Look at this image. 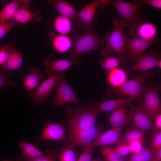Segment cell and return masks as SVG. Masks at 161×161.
Listing matches in <instances>:
<instances>
[{
	"mask_svg": "<svg viewBox=\"0 0 161 161\" xmlns=\"http://www.w3.org/2000/svg\"><path fill=\"white\" fill-rule=\"evenodd\" d=\"M155 122L154 123L155 128L158 130H161V113L159 112L156 116Z\"/></svg>",
	"mask_w": 161,
	"mask_h": 161,
	"instance_id": "43",
	"label": "cell"
},
{
	"mask_svg": "<svg viewBox=\"0 0 161 161\" xmlns=\"http://www.w3.org/2000/svg\"><path fill=\"white\" fill-rule=\"evenodd\" d=\"M91 161H105V160L101 159H94L92 160Z\"/></svg>",
	"mask_w": 161,
	"mask_h": 161,
	"instance_id": "48",
	"label": "cell"
},
{
	"mask_svg": "<svg viewBox=\"0 0 161 161\" xmlns=\"http://www.w3.org/2000/svg\"><path fill=\"white\" fill-rule=\"evenodd\" d=\"M101 153L105 161H125L124 157L107 146L102 147Z\"/></svg>",
	"mask_w": 161,
	"mask_h": 161,
	"instance_id": "33",
	"label": "cell"
},
{
	"mask_svg": "<svg viewBox=\"0 0 161 161\" xmlns=\"http://www.w3.org/2000/svg\"><path fill=\"white\" fill-rule=\"evenodd\" d=\"M65 75V72L56 73L50 76L38 86L35 91L30 95L34 104L39 105L45 103L50 96L51 91Z\"/></svg>",
	"mask_w": 161,
	"mask_h": 161,
	"instance_id": "10",
	"label": "cell"
},
{
	"mask_svg": "<svg viewBox=\"0 0 161 161\" xmlns=\"http://www.w3.org/2000/svg\"><path fill=\"white\" fill-rule=\"evenodd\" d=\"M160 88V83L150 82L142 94L141 100L137 101L153 120L160 112L161 103L159 95Z\"/></svg>",
	"mask_w": 161,
	"mask_h": 161,
	"instance_id": "7",
	"label": "cell"
},
{
	"mask_svg": "<svg viewBox=\"0 0 161 161\" xmlns=\"http://www.w3.org/2000/svg\"><path fill=\"white\" fill-rule=\"evenodd\" d=\"M111 148L123 157L132 153L130 146L128 144H121Z\"/></svg>",
	"mask_w": 161,
	"mask_h": 161,
	"instance_id": "37",
	"label": "cell"
},
{
	"mask_svg": "<svg viewBox=\"0 0 161 161\" xmlns=\"http://www.w3.org/2000/svg\"><path fill=\"white\" fill-rule=\"evenodd\" d=\"M151 149L154 153L161 149V130H158L153 135L151 141Z\"/></svg>",
	"mask_w": 161,
	"mask_h": 161,
	"instance_id": "36",
	"label": "cell"
},
{
	"mask_svg": "<svg viewBox=\"0 0 161 161\" xmlns=\"http://www.w3.org/2000/svg\"><path fill=\"white\" fill-rule=\"evenodd\" d=\"M2 161H24L23 158H21L19 159L18 160H16L14 161V160H8V159H6V160H3Z\"/></svg>",
	"mask_w": 161,
	"mask_h": 161,
	"instance_id": "47",
	"label": "cell"
},
{
	"mask_svg": "<svg viewBox=\"0 0 161 161\" xmlns=\"http://www.w3.org/2000/svg\"><path fill=\"white\" fill-rule=\"evenodd\" d=\"M101 133V128L98 126L80 130L68 137L67 146L74 149L78 145H89Z\"/></svg>",
	"mask_w": 161,
	"mask_h": 161,
	"instance_id": "11",
	"label": "cell"
},
{
	"mask_svg": "<svg viewBox=\"0 0 161 161\" xmlns=\"http://www.w3.org/2000/svg\"><path fill=\"white\" fill-rule=\"evenodd\" d=\"M105 42L96 29L86 31L76 35L72 41L69 51L73 65L76 66L80 61L79 57L93 50L104 46Z\"/></svg>",
	"mask_w": 161,
	"mask_h": 161,
	"instance_id": "2",
	"label": "cell"
},
{
	"mask_svg": "<svg viewBox=\"0 0 161 161\" xmlns=\"http://www.w3.org/2000/svg\"><path fill=\"white\" fill-rule=\"evenodd\" d=\"M99 0L87 4L78 13L76 19L78 28L84 31L95 29L97 18L95 15Z\"/></svg>",
	"mask_w": 161,
	"mask_h": 161,
	"instance_id": "9",
	"label": "cell"
},
{
	"mask_svg": "<svg viewBox=\"0 0 161 161\" xmlns=\"http://www.w3.org/2000/svg\"><path fill=\"white\" fill-rule=\"evenodd\" d=\"M154 153L151 149L144 147L140 151L132 153L126 161H149Z\"/></svg>",
	"mask_w": 161,
	"mask_h": 161,
	"instance_id": "32",
	"label": "cell"
},
{
	"mask_svg": "<svg viewBox=\"0 0 161 161\" xmlns=\"http://www.w3.org/2000/svg\"><path fill=\"white\" fill-rule=\"evenodd\" d=\"M160 51H150L147 53L144 52L136 59L129 70L130 72L137 71L140 72H147L156 66L158 61L161 59Z\"/></svg>",
	"mask_w": 161,
	"mask_h": 161,
	"instance_id": "14",
	"label": "cell"
},
{
	"mask_svg": "<svg viewBox=\"0 0 161 161\" xmlns=\"http://www.w3.org/2000/svg\"><path fill=\"white\" fill-rule=\"evenodd\" d=\"M112 22L113 28L110 32L104 35V47L100 52V54L106 57L112 54H116L123 60L128 35L123 31L125 25L122 19L119 20L115 18Z\"/></svg>",
	"mask_w": 161,
	"mask_h": 161,
	"instance_id": "3",
	"label": "cell"
},
{
	"mask_svg": "<svg viewBox=\"0 0 161 161\" xmlns=\"http://www.w3.org/2000/svg\"><path fill=\"white\" fill-rule=\"evenodd\" d=\"M30 0H15L6 4L0 12V24L13 21V16L17 10L24 6H30Z\"/></svg>",
	"mask_w": 161,
	"mask_h": 161,
	"instance_id": "16",
	"label": "cell"
},
{
	"mask_svg": "<svg viewBox=\"0 0 161 161\" xmlns=\"http://www.w3.org/2000/svg\"><path fill=\"white\" fill-rule=\"evenodd\" d=\"M111 0H99L98 7L100 11L104 10L106 7L107 5L109 4Z\"/></svg>",
	"mask_w": 161,
	"mask_h": 161,
	"instance_id": "44",
	"label": "cell"
},
{
	"mask_svg": "<svg viewBox=\"0 0 161 161\" xmlns=\"http://www.w3.org/2000/svg\"><path fill=\"white\" fill-rule=\"evenodd\" d=\"M107 82L111 88H116L122 86L126 80L127 75L123 69L116 67L108 72Z\"/></svg>",
	"mask_w": 161,
	"mask_h": 161,
	"instance_id": "23",
	"label": "cell"
},
{
	"mask_svg": "<svg viewBox=\"0 0 161 161\" xmlns=\"http://www.w3.org/2000/svg\"><path fill=\"white\" fill-rule=\"evenodd\" d=\"M14 48L10 44H3L0 47V66L6 63Z\"/></svg>",
	"mask_w": 161,
	"mask_h": 161,
	"instance_id": "34",
	"label": "cell"
},
{
	"mask_svg": "<svg viewBox=\"0 0 161 161\" xmlns=\"http://www.w3.org/2000/svg\"><path fill=\"white\" fill-rule=\"evenodd\" d=\"M18 144L22 150L21 154L24 157L35 158L44 156V153L36 147L31 142L25 141L19 142Z\"/></svg>",
	"mask_w": 161,
	"mask_h": 161,
	"instance_id": "27",
	"label": "cell"
},
{
	"mask_svg": "<svg viewBox=\"0 0 161 161\" xmlns=\"http://www.w3.org/2000/svg\"><path fill=\"white\" fill-rule=\"evenodd\" d=\"M44 77L42 72L37 68H32L30 72L26 75L24 81V85L28 92L36 89L38 86L40 80Z\"/></svg>",
	"mask_w": 161,
	"mask_h": 161,
	"instance_id": "24",
	"label": "cell"
},
{
	"mask_svg": "<svg viewBox=\"0 0 161 161\" xmlns=\"http://www.w3.org/2000/svg\"><path fill=\"white\" fill-rule=\"evenodd\" d=\"M129 107L130 121L133 127L141 130L145 133H150L154 130V120L139 103L137 102V106L130 103Z\"/></svg>",
	"mask_w": 161,
	"mask_h": 161,
	"instance_id": "8",
	"label": "cell"
},
{
	"mask_svg": "<svg viewBox=\"0 0 161 161\" xmlns=\"http://www.w3.org/2000/svg\"><path fill=\"white\" fill-rule=\"evenodd\" d=\"M29 6L22 7L16 12L13 21L21 24H26L32 20L39 21L42 18L40 11L36 10L32 11L29 10Z\"/></svg>",
	"mask_w": 161,
	"mask_h": 161,
	"instance_id": "19",
	"label": "cell"
},
{
	"mask_svg": "<svg viewBox=\"0 0 161 161\" xmlns=\"http://www.w3.org/2000/svg\"><path fill=\"white\" fill-rule=\"evenodd\" d=\"M53 26L58 32L63 35H66L70 33L72 28L71 20L60 15L55 19Z\"/></svg>",
	"mask_w": 161,
	"mask_h": 161,
	"instance_id": "28",
	"label": "cell"
},
{
	"mask_svg": "<svg viewBox=\"0 0 161 161\" xmlns=\"http://www.w3.org/2000/svg\"><path fill=\"white\" fill-rule=\"evenodd\" d=\"M149 161H161V149L155 152Z\"/></svg>",
	"mask_w": 161,
	"mask_h": 161,
	"instance_id": "45",
	"label": "cell"
},
{
	"mask_svg": "<svg viewBox=\"0 0 161 161\" xmlns=\"http://www.w3.org/2000/svg\"><path fill=\"white\" fill-rule=\"evenodd\" d=\"M156 66H157L159 69H161V59H160L157 62Z\"/></svg>",
	"mask_w": 161,
	"mask_h": 161,
	"instance_id": "46",
	"label": "cell"
},
{
	"mask_svg": "<svg viewBox=\"0 0 161 161\" xmlns=\"http://www.w3.org/2000/svg\"><path fill=\"white\" fill-rule=\"evenodd\" d=\"M109 4L123 18L125 27L129 28V35L133 37L137 28L142 23V11L144 5L118 0H112Z\"/></svg>",
	"mask_w": 161,
	"mask_h": 161,
	"instance_id": "4",
	"label": "cell"
},
{
	"mask_svg": "<svg viewBox=\"0 0 161 161\" xmlns=\"http://www.w3.org/2000/svg\"><path fill=\"white\" fill-rule=\"evenodd\" d=\"M61 147L57 150L53 148L47 150L43 156L35 158H23L24 161H56L60 157Z\"/></svg>",
	"mask_w": 161,
	"mask_h": 161,
	"instance_id": "30",
	"label": "cell"
},
{
	"mask_svg": "<svg viewBox=\"0 0 161 161\" xmlns=\"http://www.w3.org/2000/svg\"><path fill=\"white\" fill-rule=\"evenodd\" d=\"M157 34V29L154 24L150 22H145L138 26L133 37L150 40L156 38Z\"/></svg>",
	"mask_w": 161,
	"mask_h": 161,
	"instance_id": "21",
	"label": "cell"
},
{
	"mask_svg": "<svg viewBox=\"0 0 161 161\" xmlns=\"http://www.w3.org/2000/svg\"><path fill=\"white\" fill-rule=\"evenodd\" d=\"M63 77L56 84V94L53 101L54 105L60 107L70 103H78L79 100L78 96Z\"/></svg>",
	"mask_w": 161,
	"mask_h": 161,
	"instance_id": "12",
	"label": "cell"
},
{
	"mask_svg": "<svg viewBox=\"0 0 161 161\" xmlns=\"http://www.w3.org/2000/svg\"><path fill=\"white\" fill-rule=\"evenodd\" d=\"M153 76L152 71L140 72L126 80L122 86L116 88H110L106 93L109 97L114 94L123 95L133 97L138 101L141 100V95L147 86L148 80Z\"/></svg>",
	"mask_w": 161,
	"mask_h": 161,
	"instance_id": "5",
	"label": "cell"
},
{
	"mask_svg": "<svg viewBox=\"0 0 161 161\" xmlns=\"http://www.w3.org/2000/svg\"><path fill=\"white\" fill-rule=\"evenodd\" d=\"M52 44L57 52L64 54L71 48L72 41L67 35L59 34L53 38Z\"/></svg>",
	"mask_w": 161,
	"mask_h": 161,
	"instance_id": "26",
	"label": "cell"
},
{
	"mask_svg": "<svg viewBox=\"0 0 161 161\" xmlns=\"http://www.w3.org/2000/svg\"><path fill=\"white\" fill-rule=\"evenodd\" d=\"M145 133L141 130L133 127L122 136L120 144H129L132 141L138 140L144 141Z\"/></svg>",
	"mask_w": 161,
	"mask_h": 161,
	"instance_id": "29",
	"label": "cell"
},
{
	"mask_svg": "<svg viewBox=\"0 0 161 161\" xmlns=\"http://www.w3.org/2000/svg\"><path fill=\"white\" fill-rule=\"evenodd\" d=\"M67 138L66 129L62 124L56 123L48 120L45 122L41 135L35 141L37 142L43 140L64 142L66 141Z\"/></svg>",
	"mask_w": 161,
	"mask_h": 161,
	"instance_id": "13",
	"label": "cell"
},
{
	"mask_svg": "<svg viewBox=\"0 0 161 161\" xmlns=\"http://www.w3.org/2000/svg\"><path fill=\"white\" fill-rule=\"evenodd\" d=\"M143 141L136 140L129 144L131 148L132 153H135L140 151L144 146L143 145Z\"/></svg>",
	"mask_w": 161,
	"mask_h": 161,
	"instance_id": "42",
	"label": "cell"
},
{
	"mask_svg": "<svg viewBox=\"0 0 161 161\" xmlns=\"http://www.w3.org/2000/svg\"><path fill=\"white\" fill-rule=\"evenodd\" d=\"M124 126L111 129L101 133L98 137L89 145L93 147L103 146L110 144L117 145L120 144L122 138V129Z\"/></svg>",
	"mask_w": 161,
	"mask_h": 161,
	"instance_id": "15",
	"label": "cell"
},
{
	"mask_svg": "<svg viewBox=\"0 0 161 161\" xmlns=\"http://www.w3.org/2000/svg\"><path fill=\"white\" fill-rule=\"evenodd\" d=\"M11 74L10 72L6 74H3L0 72V90L9 86H14L16 85L15 83L10 80Z\"/></svg>",
	"mask_w": 161,
	"mask_h": 161,
	"instance_id": "38",
	"label": "cell"
},
{
	"mask_svg": "<svg viewBox=\"0 0 161 161\" xmlns=\"http://www.w3.org/2000/svg\"><path fill=\"white\" fill-rule=\"evenodd\" d=\"M127 105H123L111 111L109 121L112 128L124 126L130 121V115Z\"/></svg>",
	"mask_w": 161,
	"mask_h": 161,
	"instance_id": "17",
	"label": "cell"
},
{
	"mask_svg": "<svg viewBox=\"0 0 161 161\" xmlns=\"http://www.w3.org/2000/svg\"><path fill=\"white\" fill-rule=\"evenodd\" d=\"M123 60L120 57L108 56L99 61L101 68L108 72L117 67Z\"/></svg>",
	"mask_w": 161,
	"mask_h": 161,
	"instance_id": "31",
	"label": "cell"
},
{
	"mask_svg": "<svg viewBox=\"0 0 161 161\" xmlns=\"http://www.w3.org/2000/svg\"><path fill=\"white\" fill-rule=\"evenodd\" d=\"M59 161H76V156L72 149L69 147H61Z\"/></svg>",
	"mask_w": 161,
	"mask_h": 161,
	"instance_id": "35",
	"label": "cell"
},
{
	"mask_svg": "<svg viewBox=\"0 0 161 161\" xmlns=\"http://www.w3.org/2000/svg\"><path fill=\"white\" fill-rule=\"evenodd\" d=\"M93 148L90 145L85 146L76 161H91Z\"/></svg>",
	"mask_w": 161,
	"mask_h": 161,
	"instance_id": "39",
	"label": "cell"
},
{
	"mask_svg": "<svg viewBox=\"0 0 161 161\" xmlns=\"http://www.w3.org/2000/svg\"><path fill=\"white\" fill-rule=\"evenodd\" d=\"M97 104L90 99L82 105L74 108L67 107V117L60 123L66 127L68 137L79 131L95 125L96 118L100 114L97 109Z\"/></svg>",
	"mask_w": 161,
	"mask_h": 161,
	"instance_id": "1",
	"label": "cell"
},
{
	"mask_svg": "<svg viewBox=\"0 0 161 161\" xmlns=\"http://www.w3.org/2000/svg\"><path fill=\"white\" fill-rule=\"evenodd\" d=\"M135 99L133 97L127 98L105 100L98 103L97 109L98 113H100L112 111L125 104H127Z\"/></svg>",
	"mask_w": 161,
	"mask_h": 161,
	"instance_id": "22",
	"label": "cell"
},
{
	"mask_svg": "<svg viewBox=\"0 0 161 161\" xmlns=\"http://www.w3.org/2000/svg\"><path fill=\"white\" fill-rule=\"evenodd\" d=\"M47 1L57 9L60 15L68 18L71 20H76L77 13L74 6L69 1L62 0H49Z\"/></svg>",
	"mask_w": 161,
	"mask_h": 161,
	"instance_id": "20",
	"label": "cell"
},
{
	"mask_svg": "<svg viewBox=\"0 0 161 161\" xmlns=\"http://www.w3.org/2000/svg\"><path fill=\"white\" fill-rule=\"evenodd\" d=\"M17 24L14 21L6 23L0 24V39L6 35Z\"/></svg>",
	"mask_w": 161,
	"mask_h": 161,
	"instance_id": "41",
	"label": "cell"
},
{
	"mask_svg": "<svg viewBox=\"0 0 161 161\" xmlns=\"http://www.w3.org/2000/svg\"><path fill=\"white\" fill-rule=\"evenodd\" d=\"M23 61V57L21 53L14 48L7 61L2 66V70L6 72L17 70L21 66Z\"/></svg>",
	"mask_w": 161,
	"mask_h": 161,
	"instance_id": "25",
	"label": "cell"
},
{
	"mask_svg": "<svg viewBox=\"0 0 161 161\" xmlns=\"http://www.w3.org/2000/svg\"><path fill=\"white\" fill-rule=\"evenodd\" d=\"M44 65L46 66L45 73L50 76L57 73L65 72L73 65L71 59H64L52 60L51 57H47L45 60Z\"/></svg>",
	"mask_w": 161,
	"mask_h": 161,
	"instance_id": "18",
	"label": "cell"
},
{
	"mask_svg": "<svg viewBox=\"0 0 161 161\" xmlns=\"http://www.w3.org/2000/svg\"><path fill=\"white\" fill-rule=\"evenodd\" d=\"M132 3L143 5L147 4L159 10L161 9V0H134Z\"/></svg>",
	"mask_w": 161,
	"mask_h": 161,
	"instance_id": "40",
	"label": "cell"
},
{
	"mask_svg": "<svg viewBox=\"0 0 161 161\" xmlns=\"http://www.w3.org/2000/svg\"><path fill=\"white\" fill-rule=\"evenodd\" d=\"M160 40V38H156L151 40H147L128 35L123 59L124 64L129 67L138 57L145 52V50Z\"/></svg>",
	"mask_w": 161,
	"mask_h": 161,
	"instance_id": "6",
	"label": "cell"
}]
</instances>
